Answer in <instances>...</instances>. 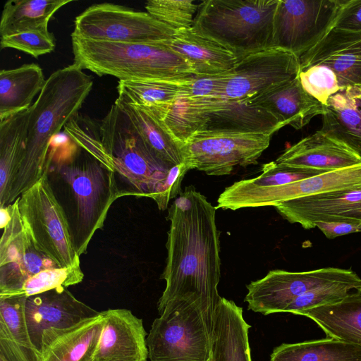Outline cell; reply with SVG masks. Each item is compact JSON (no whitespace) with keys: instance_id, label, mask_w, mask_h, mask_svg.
<instances>
[{"instance_id":"obj_1","label":"cell","mask_w":361,"mask_h":361,"mask_svg":"<svg viewBox=\"0 0 361 361\" xmlns=\"http://www.w3.org/2000/svg\"><path fill=\"white\" fill-rule=\"evenodd\" d=\"M216 209L193 185L186 186L168 209L167 257L161 276L166 287L157 303L159 314L172 300L195 305L212 331L221 299Z\"/></svg>"},{"instance_id":"obj_2","label":"cell","mask_w":361,"mask_h":361,"mask_svg":"<svg viewBox=\"0 0 361 361\" xmlns=\"http://www.w3.org/2000/svg\"><path fill=\"white\" fill-rule=\"evenodd\" d=\"M93 86L92 77L76 63L52 73L29 108L25 154L9 204L49 170L52 140L78 114Z\"/></svg>"},{"instance_id":"obj_3","label":"cell","mask_w":361,"mask_h":361,"mask_svg":"<svg viewBox=\"0 0 361 361\" xmlns=\"http://www.w3.org/2000/svg\"><path fill=\"white\" fill-rule=\"evenodd\" d=\"M99 135L114 171L131 188L130 195L150 197L164 211L180 194L186 169L158 158L116 103L102 120Z\"/></svg>"},{"instance_id":"obj_4","label":"cell","mask_w":361,"mask_h":361,"mask_svg":"<svg viewBox=\"0 0 361 361\" xmlns=\"http://www.w3.org/2000/svg\"><path fill=\"white\" fill-rule=\"evenodd\" d=\"M49 156L56 171L68 184L75 200L73 237L80 257L87 252L95 233L103 227L112 204L130 192L118 190L115 172L72 140L62 147L51 148Z\"/></svg>"},{"instance_id":"obj_5","label":"cell","mask_w":361,"mask_h":361,"mask_svg":"<svg viewBox=\"0 0 361 361\" xmlns=\"http://www.w3.org/2000/svg\"><path fill=\"white\" fill-rule=\"evenodd\" d=\"M74 63L97 75L119 80H169L194 75L190 66L165 41L114 42L71 35Z\"/></svg>"},{"instance_id":"obj_6","label":"cell","mask_w":361,"mask_h":361,"mask_svg":"<svg viewBox=\"0 0 361 361\" xmlns=\"http://www.w3.org/2000/svg\"><path fill=\"white\" fill-rule=\"evenodd\" d=\"M279 0H207L192 28L230 51L237 61L271 47Z\"/></svg>"},{"instance_id":"obj_7","label":"cell","mask_w":361,"mask_h":361,"mask_svg":"<svg viewBox=\"0 0 361 361\" xmlns=\"http://www.w3.org/2000/svg\"><path fill=\"white\" fill-rule=\"evenodd\" d=\"M183 144L197 133H253L272 135L282 126L266 110L247 101L222 98H179L171 106L153 107Z\"/></svg>"},{"instance_id":"obj_8","label":"cell","mask_w":361,"mask_h":361,"mask_svg":"<svg viewBox=\"0 0 361 361\" xmlns=\"http://www.w3.org/2000/svg\"><path fill=\"white\" fill-rule=\"evenodd\" d=\"M47 173L48 171L16 199L21 219L40 252L61 268L80 267L67 216Z\"/></svg>"},{"instance_id":"obj_9","label":"cell","mask_w":361,"mask_h":361,"mask_svg":"<svg viewBox=\"0 0 361 361\" xmlns=\"http://www.w3.org/2000/svg\"><path fill=\"white\" fill-rule=\"evenodd\" d=\"M147 337L150 361H210L212 331L200 308L184 300L169 302Z\"/></svg>"},{"instance_id":"obj_10","label":"cell","mask_w":361,"mask_h":361,"mask_svg":"<svg viewBox=\"0 0 361 361\" xmlns=\"http://www.w3.org/2000/svg\"><path fill=\"white\" fill-rule=\"evenodd\" d=\"M174 30L147 11L111 3L93 4L75 19L71 35L82 39L114 42H159Z\"/></svg>"},{"instance_id":"obj_11","label":"cell","mask_w":361,"mask_h":361,"mask_svg":"<svg viewBox=\"0 0 361 361\" xmlns=\"http://www.w3.org/2000/svg\"><path fill=\"white\" fill-rule=\"evenodd\" d=\"M342 0H279L271 47L300 58L334 27Z\"/></svg>"},{"instance_id":"obj_12","label":"cell","mask_w":361,"mask_h":361,"mask_svg":"<svg viewBox=\"0 0 361 361\" xmlns=\"http://www.w3.org/2000/svg\"><path fill=\"white\" fill-rule=\"evenodd\" d=\"M338 282H361L350 269L326 267L307 271L271 270L247 285L248 310L264 315L284 312L297 298L312 290Z\"/></svg>"},{"instance_id":"obj_13","label":"cell","mask_w":361,"mask_h":361,"mask_svg":"<svg viewBox=\"0 0 361 361\" xmlns=\"http://www.w3.org/2000/svg\"><path fill=\"white\" fill-rule=\"evenodd\" d=\"M271 135L253 133H197L183 144L185 162L210 176L231 174L237 166L257 164Z\"/></svg>"},{"instance_id":"obj_14","label":"cell","mask_w":361,"mask_h":361,"mask_svg":"<svg viewBox=\"0 0 361 361\" xmlns=\"http://www.w3.org/2000/svg\"><path fill=\"white\" fill-rule=\"evenodd\" d=\"M357 189H361V163L279 186L247 190L228 186L220 194L217 208L275 207L302 197Z\"/></svg>"},{"instance_id":"obj_15","label":"cell","mask_w":361,"mask_h":361,"mask_svg":"<svg viewBox=\"0 0 361 361\" xmlns=\"http://www.w3.org/2000/svg\"><path fill=\"white\" fill-rule=\"evenodd\" d=\"M300 60L288 51L269 48L237 61L225 84L221 98L247 101L279 84L295 78Z\"/></svg>"},{"instance_id":"obj_16","label":"cell","mask_w":361,"mask_h":361,"mask_svg":"<svg viewBox=\"0 0 361 361\" xmlns=\"http://www.w3.org/2000/svg\"><path fill=\"white\" fill-rule=\"evenodd\" d=\"M11 216L0 240V298H8L36 274L59 267L35 246L21 219L18 202L9 204Z\"/></svg>"},{"instance_id":"obj_17","label":"cell","mask_w":361,"mask_h":361,"mask_svg":"<svg viewBox=\"0 0 361 361\" xmlns=\"http://www.w3.org/2000/svg\"><path fill=\"white\" fill-rule=\"evenodd\" d=\"M25 311L31 342L40 353L45 330L70 327L100 313L78 300L66 288L27 297Z\"/></svg>"},{"instance_id":"obj_18","label":"cell","mask_w":361,"mask_h":361,"mask_svg":"<svg viewBox=\"0 0 361 361\" xmlns=\"http://www.w3.org/2000/svg\"><path fill=\"white\" fill-rule=\"evenodd\" d=\"M275 208L283 219L305 229L314 228V223L320 221L361 223V189L302 197Z\"/></svg>"},{"instance_id":"obj_19","label":"cell","mask_w":361,"mask_h":361,"mask_svg":"<svg viewBox=\"0 0 361 361\" xmlns=\"http://www.w3.org/2000/svg\"><path fill=\"white\" fill-rule=\"evenodd\" d=\"M299 60L300 71L314 65L328 66L341 88L361 86V31L333 27Z\"/></svg>"},{"instance_id":"obj_20","label":"cell","mask_w":361,"mask_h":361,"mask_svg":"<svg viewBox=\"0 0 361 361\" xmlns=\"http://www.w3.org/2000/svg\"><path fill=\"white\" fill-rule=\"evenodd\" d=\"M104 326L92 361H147L142 320L126 309L101 312Z\"/></svg>"},{"instance_id":"obj_21","label":"cell","mask_w":361,"mask_h":361,"mask_svg":"<svg viewBox=\"0 0 361 361\" xmlns=\"http://www.w3.org/2000/svg\"><path fill=\"white\" fill-rule=\"evenodd\" d=\"M275 161L289 167L328 172L360 164L361 155L319 130L286 149Z\"/></svg>"},{"instance_id":"obj_22","label":"cell","mask_w":361,"mask_h":361,"mask_svg":"<svg viewBox=\"0 0 361 361\" xmlns=\"http://www.w3.org/2000/svg\"><path fill=\"white\" fill-rule=\"evenodd\" d=\"M247 102L270 113L282 127L290 126L296 130L324 113V106L303 89L298 75Z\"/></svg>"},{"instance_id":"obj_23","label":"cell","mask_w":361,"mask_h":361,"mask_svg":"<svg viewBox=\"0 0 361 361\" xmlns=\"http://www.w3.org/2000/svg\"><path fill=\"white\" fill-rule=\"evenodd\" d=\"M104 324L100 312L70 327L45 330L42 336V361H92Z\"/></svg>"},{"instance_id":"obj_24","label":"cell","mask_w":361,"mask_h":361,"mask_svg":"<svg viewBox=\"0 0 361 361\" xmlns=\"http://www.w3.org/2000/svg\"><path fill=\"white\" fill-rule=\"evenodd\" d=\"M250 326L242 307L222 298L215 313L212 339V361H252L249 343Z\"/></svg>"},{"instance_id":"obj_25","label":"cell","mask_w":361,"mask_h":361,"mask_svg":"<svg viewBox=\"0 0 361 361\" xmlns=\"http://www.w3.org/2000/svg\"><path fill=\"white\" fill-rule=\"evenodd\" d=\"M165 43L187 61L195 75L226 73L231 71L237 63L230 51L197 34L192 27L176 31Z\"/></svg>"},{"instance_id":"obj_26","label":"cell","mask_w":361,"mask_h":361,"mask_svg":"<svg viewBox=\"0 0 361 361\" xmlns=\"http://www.w3.org/2000/svg\"><path fill=\"white\" fill-rule=\"evenodd\" d=\"M114 103L158 158L172 166L185 162L183 144L173 135L159 116L147 108L130 104L119 97Z\"/></svg>"},{"instance_id":"obj_27","label":"cell","mask_w":361,"mask_h":361,"mask_svg":"<svg viewBox=\"0 0 361 361\" xmlns=\"http://www.w3.org/2000/svg\"><path fill=\"white\" fill-rule=\"evenodd\" d=\"M322 130L361 155V86H348L333 94L322 115Z\"/></svg>"},{"instance_id":"obj_28","label":"cell","mask_w":361,"mask_h":361,"mask_svg":"<svg viewBox=\"0 0 361 361\" xmlns=\"http://www.w3.org/2000/svg\"><path fill=\"white\" fill-rule=\"evenodd\" d=\"M315 322L329 338L361 346V289L352 290L339 302L299 313Z\"/></svg>"},{"instance_id":"obj_29","label":"cell","mask_w":361,"mask_h":361,"mask_svg":"<svg viewBox=\"0 0 361 361\" xmlns=\"http://www.w3.org/2000/svg\"><path fill=\"white\" fill-rule=\"evenodd\" d=\"M28 116L29 109L0 121V207L9 204L25 157Z\"/></svg>"},{"instance_id":"obj_30","label":"cell","mask_w":361,"mask_h":361,"mask_svg":"<svg viewBox=\"0 0 361 361\" xmlns=\"http://www.w3.org/2000/svg\"><path fill=\"white\" fill-rule=\"evenodd\" d=\"M46 80L36 63L0 71V121L27 110Z\"/></svg>"},{"instance_id":"obj_31","label":"cell","mask_w":361,"mask_h":361,"mask_svg":"<svg viewBox=\"0 0 361 361\" xmlns=\"http://www.w3.org/2000/svg\"><path fill=\"white\" fill-rule=\"evenodd\" d=\"M270 361H361V346L329 337L282 343L274 348Z\"/></svg>"},{"instance_id":"obj_32","label":"cell","mask_w":361,"mask_h":361,"mask_svg":"<svg viewBox=\"0 0 361 361\" xmlns=\"http://www.w3.org/2000/svg\"><path fill=\"white\" fill-rule=\"evenodd\" d=\"M71 2L73 0H9L2 11L1 37L48 26L54 14Z\"/></svg>"},{"instance_id":"obj_33","label":"cell","mask_w":361,"mask_h":361,"mask_svg":"<svg viewBox=\"0 0 361 361\" xmlns=\"http://www.w3.org/2000/svg\"><path fill=\"white\" fill-rule=\"evenodd\" d=\"M191 77L169 80H119L118 97L138 106H171L181 97L183 86Z\"/></svg>"},{"instance_id":"obj_34","label":"cell","mask_w":361,"mask_h":361,"mask_svg":"<svg viewBox=\"0 0 361 361\" xmlns=\"http://www.w3.org/2000/svg\"><path fill=\"white\" fill-rule=\"evenodd\" d=\"M262 171V173L255 178L236 181L230 187L238 190L275 187L325 173L308 169L289 167L279 164L275 161L264 164Z\"/></svg>"},{"instance_id":"obj_35","label":"cell","mask_w":361,"mask_h":361,"mask_svg":"<svg viewBox=\"0 0 361 361\" xmlns=\"http://www.w3.org/2000/svg\"><path fill=\"white\" fill-rule=\"evenodd\" d=\"M83 278L80 267L45 269L28 279L19 290L8 298H27L56 288H68L80 283Z\"/></svg>"},{"instance_id":"obj_36","label":"cell","mask_w":361,"mask_h":361,"mask_svg":"<svg viewBox=\"0 0 361 361\" xmlns=\"http://www.w3.org/2000/svg\"><path fill=\"white\" fill-rule=\"evenodd\" d=\"M198 7L193 0H149L145 4L147 12L176 31L192 27Z\"/></svg>"},{"instance_id":"obj_37","label":"cell","mask_w":361,"mask_h":361,"mask_svg":"<svg viewBox=\"0 0 361 361\" xmlns=\"http://www.w3.org/2000/svg\"><path fill=\"white\" fill-rule=\"evenodd\" d=\"M95 126L90 123L83 118H79L78 114L64 127L65 133L69 138L85 150L93 158L111 171H114L111 159L105 152L100 140L99 126L97 130Z\"/></svg>"},{"instance_id":"obj_38","label":"cell","mask_w":361,"mask_h":361,"mask_svg":"<svg viewBox=\"0 0 361 361\" xmlns=\"http://www.w3.org/2000/svg\"><path fill=\"white\" fill-rule=\"evenodd\" d=\"M354 289H361V282H338L326 285L297 298L286 307L284 312L299 314L311 308L335 303L343 300Z\"/></svg>"},{"instance_id":"obj_39","label":"cell","mask_w":361,"mask_h":361,"mask_svg":"<svg viewBox=\"0 0 361 361\" xmlns=\"http://www.w3.org/2000/svg\"><path fill=\"white\" fill-rule=\"evenodd\" d=\"M25 300L26 297L0 298V328L18 343L35 348L28 332Z\"/></svg>"},{"instance_id":"obj_40","label":"cell","mask_w":361,"mask_h":361,"mask_svg":"<svg viewBox=\"0 0 361 361\" xmlns=\"http://www.w3.org/2000/svg\"><path fill=\"white\" fill-rule=\"evenodd\" d=\"M55 46V39L49 32L48 26L1 37L0 40L1 49H15L36 59L51 53L54 50Z\"/></svg>"},{"instance_id":"obj_41","label":"cell","mask_w":361,"mask_h":361,"mask_svg":"<svg viewBox=\"0 0 361 361\" xmlns=\"http://www.w3.org/2000/svg\"><path fill=\"white\" fill-rule=\"evenodd\" d=\"M298 78L303 89L324 106L331 96L343 89L335 73L324 65H314L300 71Z\"/></svg>"},{"instance_id":"obj_42","label":"cell","mask_w":361,"mask_h":361,"mask_svg":"<svg viewBox=\"0 0 361 361\" xmlns=\"http://www.w3.org/2000/svg\"><path fill=\"white\" fill-rule=\"evenodd\" d=\"M231 71L215 75H194L185 82L183 94L180 98L188 99L221 98Z\"/></svg>"},{"instance_id":"obj_43","label":"cell","mask_w":361,"mask_h":361,"mask_svg":"<svg viewBox=\"0 0 361 361\" xmlns=\"http://www.w3.org/2000/svg\"><path fill=\"white\" fill-rule=\"evenodd\" d=\"M0 358L4 361H42L37 349L22 345L0 328Z\"/></svg>"},{"instance_id":"obj_44","label":"cell","mask_w":361,"mask_h":361,"mask_svg":"<svg viewBox=\"0 0 361 361\" xmlns=\"http://www.w3.org/2000/svg\"><path fill=\"white\" fill-rule=\"evenodd\" d=\"M334 28L361 31V0H342Z\"/></svg>"},{"instance_id":"obj_45","label":"cell","mask_w":361,"mask_h":361,"mask_svg":"<svg viewBox=\"0 0 361 361\" xmlns=\"http://www.w3.org/2000/svg\"><path fill=\"white\" fill-rule=\"evenodd\" d=\"M314 227H317L324 235L329 238L361 232V223L353 221H317Z\"/></svg>"},{"instance_id":"obj_46","label":"cell","mask_w":361,"mask_h":361,"mask_svg":"<svg viewBox=\"0 0 361 361\" xmlns=\"http://www.w3.org/2000/svg\"><path fill=\"white\" fill-rule=\"evenodd\" d=\"M1 221L0 226L2 229L8 223L11 216V212L9 205L4 207H0Z\"/></svg>"},{"instance_id":"obj_47","label":"cell","mask_w":361,"mask_h":361,"mask_svg":"<svg viewBox=\"0 0 361 361\" xmlns=\"http://www.w3.org/2000/svg\"><path fill=\"white\" fill-rule=\"evenodd\" d=\"M0 361H4L2 358H0Z\"/></svg>"},{"instance_id":"obj_48","label":"cell","mask_w":361,"mask_h":361,"mask_svg":"<svg viewBox=\"0 0 361 361\" xmlns=\"http://www.w3.org/2000/svg\"><path fill=\"white\" fill-rule=\"evenodd\" d=\"M210 361H212V359H211V360H210Z\"/></svg>"}]
</instances>
